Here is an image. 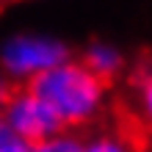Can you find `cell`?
<instances>
[{"label":"cell","mask_w":152,"mask_h":152,"mask_svg":"<svg viewBox=\"0 0 152 152\" xmlns=\"http://www.w3.org/2000/svg\"><path fill=\"white\" fill-rule=\"evenodd\" d=\"M53 108L64 130H88L108 119L113 105V83L86 66L83 58L69 56L31 83Z\"/></svg>","instance_id":"1"},{"label":"cell","mask_w":152,"mask_h":152,"mask_svg":"<svg viewBox=\"0 0 152 152\" xmlns=\"http://www.w3.org/2000/svg\"><path fill=\"white\" fill-rule=\"evenodd\" d=\"M72 56L69 44L50 33L20 31L0 44V66L17 86L33 83L39 75Z\"/></svg>","instance_id":"2"},{"label":"cell","mask_w":152,"mask_h":152,"mask_svg":"<svg viewBox=\"0 0 152 152\" xmlns=\"http://www.w3.org/2000/svg\"><path fill=\"white\" fill-rule=\"evenodd\" d=\"M3 116L8 119L11 130L20 138H25L28 144H39V141L64 130L58 116L53 113V108L39 97V91L31 83L17 86L11 91V97H8V102L3 108Z\"/></svg>","instance_id":"3"},{"label":"cell","mask_w":152,"mask_h":152,"mask_svg":"<svg viewBox=\"0 0 152 152\" xmlns=\"http://www.w3.org/2000/svg\"><path fill=\"white\" fill-rule=\"evenodd\" d=\"M77 152H147V138L127 122H100L80 130Z\"/></svg>","instance_id":"4"},{"label":"cell","mask_w":152,"mask_h":152,"mask_svg":"<svg viewBox=\"0 0 152 152\" xmlns=\"http://www.w3.org/2000/svg\"><path fill=\"white\" fill-rule=\"evenodd\" d=\"M127 116L141 136H152V64L127 77Z\"/></svg>","instance_id":"5"},{"label":"cell","mask_w":152,"mask_h":152,"mask_svg":"<svg viewBox=\"0 0 152 152\" xmlns=\"http://www.w3.org/2000/svg\"><path fill=\"white\" fill-rule=\"evenodd\" d=\"M80 58L86 61V66L97 72L100 77H105L108 83H116L119 77L127 75V56L122 53V47H116L113 42H105V39H94L88 42Z\"/></svg>","instance_id":"6"},{"label":"cell","mask_w":152,"mask_h":152,"mask_svg":"<svg viewBox=\"0 0 152 152\" xmlns=\"http://www.w3.org/2000/svg\"><path fill=\"white\" fill-rule=\"evenodd\" d=\"M77 136L75 130H61L56 136L33 144V152H77Z\"/></svg>","instance_id":"7"},{"label":"cell","mask_w":152,"mask_h":152,"mask_svg":"<svg viewBox=\"0 0 152 152\" xmlns=\"http://www.w3.org/2000/svg\"><path fill=\"white\" fill-rule=\"evenodd\" d=\"M14 88H17V83L6 75V69L0 66V113H3V108H6V102H8V97H11Z\"/></svg>","instance_id":"8"},{"label":"cell","mask_w":152,"mask_h":152,"mask_svg":"<svg viewBox=\"0 0 152 152\" xmlns=\"http://www.w3.org/2000/svg\"><path fill=\"white\" fill-rule=\"evenodd\" d=\"M0 152H33V144H28L25 138L20 136H14V138H8L0 144Z\"/></svg>","instance_id":"9"},{"label":"cell","mask_w":152,"mask_h":152,"mask_svg":"<svg viewBox=\"0 0 152 152\" xmlns=\"http://www.w3.org/2000/svg\"><path fill=\"white\" fill-rule=\"evenodd\" d=\"M14 3H20V0H0V8H6V6H14Z\"/></svg>","instance_id":"10"},{"label":"cell","mask_w":152,"mask_h":152,"mask_svg":"<svg viewBox=\"0 0 152 152\" xmlns=\"http://www.w3.org/2000/svg\"><path fill=\"white\" fill-rule=\"evenodd\" d=\"M147 152H152V136H147Z\"/></svg>","instance_id":"11"}]
</instances>
